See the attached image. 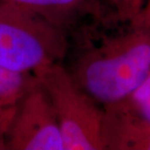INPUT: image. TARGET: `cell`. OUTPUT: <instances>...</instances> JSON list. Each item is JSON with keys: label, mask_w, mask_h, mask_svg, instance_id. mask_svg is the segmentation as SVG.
I'll list each match as a JSON object with an SVG mask.
<instances>
[{"label": "cell", "mask_w": 150, "mask_h": 150, "mask_svg": "<svg viewBox=\"0 0 150 150\" xmlns=\"http://www.w3.org/2000/svg\"><path fill=\"white\" fill-rule=\"evenodd\" d=\"M35 81L32 73H22L0 67V110L16 107Z\"/></svg>", "instance_id": "cell-7"}, {"label": "cell", "mask_w": 150, "mask_h": 150, "mask_svg": "<svg viewBox=\"0 0 150 150\" xmlns=\"http://www.w3.org/2000/svg\"><path fill=\"white\" fill-rule=\"evenodd\" d=\"M145 0H119L112 19L116 21H131L142 12Z\"/></svg>", "instance_id": "cell-9"}, {"label": "cell", "mask_w": 150, "mask_h": 150, "mask_svg": "<svg viewBox=\"0 0 150 150\" xmlns=\"http://www.w3.org/2000/svg\"><path fill=\"white\" fill-rule=\"evenodd\" d=\"M121 103L137 115L150 120V73L142 84Z\"/></svg>", "instance_id": "cell-8"}, {"label": "cell", "mask_w": 150, "mask_h": 150, "mask_svg": "<svg viewBox=\"0 0 150 150\" xmlns=\"http://www.w3.org/2000/svg\"><path fill=\"white\" fill-rule=\"evenodd\" d=\"M101 108L104 150H150V120L122 103Z\"/></svg>", "instance_id": "cell-6"}, {"label": "cell", "mask_w": 150, "mask_h": 150, "mask_svg": "<svg viewBox=\"0 0 150 150\" xmlns=\"http://www.w3.org/2000/svg\"><path fill=\"white\" fill-rule=\"evenodd\" d=\"M49 98L61 130L64 150H104L103 108L87 95L61 62L32 73Z\"/></svg>", "instance_id": "cell-2"}, {"label": "cell", "mask_w": 150, "mask_h": 150, "mask_svg": "<svg viewBox=\"0 0 150 150\" xmlns=\"http://www.w3.org/2000/svg\"><path fill=\"white\" fill-rule=\"evenodd\" d=\"M0 4L35 15L65 33L79 29L81 22L87 18L93 21L107 18L97 0H0Z\"/></svg>", "instance_id": "cell-5"}, {"label": "cell", "mask_w": 150, "mask_h": 150, "mask_svg": "<svg viewBox=\"0 0 150 150\" xmlns=\"http://www.w3.org/2000/svg\"><path fill=\"white\" fill-rule=\"evenodd\" d=\"M67 33L35 15L0 4V67L22 73L61 62Z\"/></svg>", "instance_id": "cell-3"}, {"label": "cell", "mask_w": 150, "mask_h": 150, "mask_svg": "<svg viewBox=\"0 0 150 150\" xmlns=\"http://www.w3.org/2000/svg\"><path fill=\"white\" fill-rule=\"evenodd\" d=\"M139 15L150 25V0H145V3H144V5H143V8L142 12L139 13Z\"/></svg>", "instance_id": "cell-11"}, {"label": "cell", "mask_w": 150, "mask_h": 150, "mask_svg": "<svg viewBox=\"0 0 150 150\" xmlns=\"http://www.w3.org/2000/svg\"><path fill=\"white\" fill-rule=\"evenodd\" d=\"M6 146L8 150H64L53 105L36 78L18 103Z\"/></svg>", "instance_id": "cell-4"}, {"label": "cell", "mask_w": 150, "mask_h": 150, "mask_svg": "<svg viewBox=\"0 0 150 150\" xmlns=\"http://www.w3.org/2000/svg\"><path fill=\"white\" fill-rule=\"evenodd\" d=\"M82 29L71 76L101 107L125 100L150 73V25L139 15L126 22L109 19V32Z\"/></svg>", "instance_id": "cell-1"}, {"label": "cell", "mask_w": 150, "mask_h": 150, "mask_svg": "<svg viewBox=\"0 0 150 150\" xmlns=\"http://www.w3.org/2000/svg\"><path fill=\"white\" fill-rule=\"evenodd\" d=\"M97 1L100 3L101 8L105 12L107 18H112L119 0H97Z\"/></svg>", "instance_id": "cell-10"}]
</instances>
